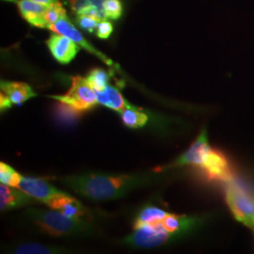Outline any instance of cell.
Wrapping results in <instances>:
<instances>
[{
  "instance_id": "484cf974",
  "label": "cell",
  "mask_w": 254,
  "mask_h": 254,
  "mask_svg": "<svg viewBox=\"0 0 254 254\" xmlns=\"http://www.w3.org/2000/svg\"><path fill=\"white\" fill-rule=\"evenodd\" d=\"M112 30H113L112 24L107 20H103L98 24V27L96 28V34L101 39H108L112 33Z\"/></svg>"
},
{
  "instance_id": "ffe728a7",
  "label": "cell",
  "mask_w": 254,
  "mask_h": 254,
  "mask_svg": "<svg viewBox=\"0 0 254 254\" xmlns=\"http://www.w3.org/2000/svg\"><path fill=\"white\" fill-rule=\"evenodd\" d=\"M21 174L15 172L10 166L1 162L0 163V183L3 185L17 188L21 179Z\"/></svg>"
},
{
  "instance_id": "6da1fadb",
  "label": "cell",
  "mask_w": 254,
  "mask_h": 254,
  "mask_svg": "<svg viewBox=\"0 0 254 254\" xmlns=\"http://www.w3.org/2000/svg\"><path fill=\"white\" fill-rule=\"evenodd\" d=\"M162 179V173H145L125 175L91 173L58 178L74 193L91 200L119 199L130 191L147 187Z\"/></svg>"
},
{
  "instance_id": "8992f818",
  "label": "cell",
  "mask_w": 254,
  "mask_h": 254,
  "mask_svg": "<svg viewBox=\"0 0 254 254\" xmlns=\"http://www.w3.org/2000/svg\"><path fill=\"white\" fill-rule=\"evenodd\" d=\"M199 168L204 172L210 180L222 182L224 184L235 180L234 173L227 157L223 153L211 147L204 154Z\"/></svg>"
},
{
  "instance_id": "e0dca14e",
  "label": "cell",
  "mask_w": 254,
  "mask_h": 254,
  "mask_svg": "<svg viewBox=\"0 0 254 254\" xmlns=\"http://www.w3.org/2000/svg\"><path fill=\"white\" fill-rule=\"evenodd\" d=\"M121 117L124 124L129 128H140L148 123V116L138 108L130 105L127 102L125 109L121 112Z\"/></svg>"
},
{
  "instance_id": "603a6c76",
  "label": "cell",
  "mask_w": 254,
  "mask_h": 254,
  "mask_svg": "<svg viewBox=\"0 0 254 254\" xmlns=\"http://www.w3.org/2000/svg\"><path fill=\"white\" fill-rule=\"evenodd\" d=\"M104 10L109 18L118 19L122 15L123 6L120 0H105Z\"/></svg>"
},
{
  "instance_id": "f546056e",
  "label": "cell",
  "mask_w": 254,
  "mask_h": 254,
  "mask_svg": "<svg viewBox=\"0 0 254 254\" xmlns=\"http://www.w3.org/2000/svg\"></svg>"
},
{
  "instance_id": "30bf717a",
  "label": "cell",
  "mask_w": 254,
  "mask_h": 254,
  "mask_svg": "<svg viewBox=\"0 0 254 254\" xmlns=\"http://www.w3.org/2000/svg\"><path fill=\"white\" fill-rule=\"evenodd\" d=\"M47 46L55 59L63 64L71 63L80 49L70 38L58 33L48 39Z\"/></svg>"
},
{
  "instance_id": "f1b7e54d",
  "label": "cell",
  "mask_w": 254,
  "mask_h": 254,
  "mask_svg": "<svg viewBox=\"0 0 254 254\" xmlns=\"http://www.w3.org/2000/svg\"><path fill=\"white\" fill-rule=\"evenodd\" d=\"M8 1H12V2H18V1H16V0H8Z\"/></svg>"
},
{
  "instance_id": "cb8c5ba5",
  "label": "cell",
  "mask_w": 254,
  "mask_h": 254,
  "mask_svg": "<svg viewBox=\"0 0 254 254\" xmlns=\"http://www.w3.org/2000/svg\"><path fill=\"white\" fill-rule=\"evenodd\" d=\"M99 23H100V21H98L97 19L92 18L91 16H88L86 14H78V17H77V24L83 29H86L90 32L95 30L98 27Z\"/></svg>"
},
{
  "instance_id": "7a4b0ae2",
  "label": "cell",
  "mask_w": 254,
  "mask_h": 254,
  "mask_svg": "<svg viewBox=\"0 0 254 254\" xmlns=\"http://www.w3.org/2000/svg\"><path fill=\"white\" fill-rule=\"evenodd\" d=\"M27 217L43 233L52 236H95L98 230L86 219L69 218L63 213L53 210L30 208L26 212Z\"/></svg>"
},
{
  "instance_id": "277c9868",
  "label": "cell",
  "mask_w": 254,
  "mask_h": 254,
  "mask_svg": "<svg viewBox=\"0 0 254 254\" xmlns=\"http://www.w3.org/2000/svg\"><path fill=\"white\" fill-rule=\"evenodd\" d=\"M49 97L79 112L92 109L98 104L95 91L87 78L82 76L72 78V86L64 95H50Z\"/></svg>"
},
{
  "instance_id": "44dd1931",
  "label": "cell",
  "mask_w": 254,
  "mask_h": 254,
  "mask_svg": "<svg viewBox=\"0 0 254 254\" xmlns=\"http://www.w3.org/2000/svg\"><path fill=\"white\" fill-rule=\"evenodd\" d=\"M86 78L94 91H101L109 85V74L102 69H93Z\"/></svg>"
},
{
  "instance_id": "4316f807",
  "label": "cell",
  "mask_w": 254,
  "mask_h": 254,
  "mask_svg": "<svg viewBox=\"0 0 254 254\" xmlns=\"http://www.w3.org/2000/svg\"><path fill=\"white\" fill-rule=\"evenodd\" d=\"M11 107H12V104L8 98V96L6 94H4L3 92H1V94H0V108H1V110H5V109L11 108Z\"/></svg>"
},
{
  "instance_id": "7402d4cb",
  "label": "cell",
  "mask_w": 254,
  "mask_h": 254,
  "mask_svg": "<svg viewBox=\"0 0 254 254\" xmlns=\"http://www.w3.org/2000/svg\"><path fill=\"white\" fill-rule=\"evenodd\" d=\"M64 16H66V11L63 7V5L57 0L51 5H49L46 9V13H45V20H46L47 28H49L50 26L54 25L58 20L63 18Z\"/></svg>"
},
{
  "instance_id": "9a60e30c",
  "label": "cell",
  "mask_w": 254,
  "mask_h": 254,
  "mask_svg": "<svg viewBox=\"0 0 254 254\" xmlns=\"http://www.w3.org/2000/svg\"><path fill=\"white\" fill-rule=\"evenodd\" d=\"M96 93L97 102L102 106L118 111L119 113L125 109L127 101L123 97L117 88L107 85L101 91H94Z\"/></svg>"
},
{
  "instance_id": "4fadbf2b",
  "label": "cell",
  "mask_w": 254,
  "mask_h": 254,
  "mask_svg": "<svg viewBox=\"0 0 254 254\" xmlns=\"http://www.w3.org/2000/svg\"><path fill=\"white\" fill-rule=\"evenodd\" d=\"M22 16L31 25L39 27H47L45 13L48 6L34 2L32 0H20L17 2Z\"/></svg>"
},
{
  "instance_id": "8fae6325",
  "label": "cell",
  "mask_w": 254,
  "mask_h": 254,
  "mask_svg": "<svg viewBox=\"0 0 254 254\" xmlns=\"http://www.w3.org/2000/svg\"><path fill=\"white\" fill-rule=\"evenodd\" d=\"M49 208L59 211L69 218L83 219L91 213L79 200L69 196L65 192L54 197L46 203Z\"/></svg>"
},
{
  "instance_id": "52a82bcc",
  "label": "cell",
  "mask_w": 254,
  "mask_h": 254,
  "mask_svg": "<svg viewBox=\"0 0 254 254\" xmlns=\"http://www.w3.org/2000/svg\"><path fill=\"white\" fill-rule=\"evenodd\" d=\"M208 136H207V130L203 128L200 133V135L196 138V140L191 144L190 147L180 155L177 159H175L173 163L166 166L163 169H160V172L173 169V168H178L182 166L187 165H194L197 167H200V163L203 159L204 154L208 151L209 148Z\"/></svg>"
},
{
  "instance_id": "ba28073f",
  "label": "cell",
  "mask_w": 254,
  "mask_h": 254,
  "mask_svg": "<svg viewBox=\"0 0 254 254\" xmlns=\"http://www.w3.org/2000/svg\"><path fill=\"white\" fill-rule=\"evenodd\" d=\"M16 189L26 192L30 197L44 202L45 204L56 196L64 193L44 179L25 176H21Z\"/></svg>"
},
{
  "instance_id": "5bb4252c",
  "label": "cell",
  "mask_w": 254,
  "mask_h": 254,
  "mask_svg": "<svg viewBox=\"0 0 254 254\" xmlns=\"http://www.w3.org/2000/svg\"><path fill=\"white\" fill-rule=\"evenodd\" d=\"M1 92L8 96L12 105L20 106L24 102L36 96L33 90L23 82H1Z\"/></svg>"
},
{
  "instance_id": "ac0fdd59",
  "label": "cell",
  "mask_w": 254,
  "mask_h": 254,
  "mask_svg": "<svg viewBox=\"0 0 254 254\" xmlns=\"http://www.w3.org/2000/svg\"><path fill=\"white\" fill-rule=\"evenodd\" d=\"M66 249L54 247V246L44 245L40 243H24L17 246L14 250V254H64Z\"/></svg>"
},
{
  "instance_id": "3957f363",
  "label": "cell",
  "mask_w": 254,
  "mask_h": 254,
  "mask_svg": "<svg viewBox=\"0 0 254 254\" xmlns=\"http://www.w3.org/2000/svg\"><path fill=\"white\" fill-rule=\"evenodd\" d=\"M225 185V200L233 216L238 222L254 229V194L235 180Z\"/></svg>"
},
{
  "instance_id": "d4e9b609",
  "label": "cell",
  "mask_w": 254,
  "mask_h": 254,
  "mask_svg": "<svg viewBox=\"0 0 254 254\" xmlns=\"http://www.w3.org/2000/svg\"><path fill=\"white\" fill-rule=\"evenodd\" d=\"M69 3L72 10L77 15L84 13V11L92 5L91 0H69Z\"/></svg>"
},
{
  "instance_id": "9c48e42d",
  "label": "cell",
  "mask_w": 254,
  "mask_h": 254,
  "mask_svg": "<svg viewBox=\"0 0 254 254\" xmlns=\"http://www.w3.org/2000/svg\"><path fill=\"white\" fill-rule=\"evenodd\" d=\"M50 30L54 31L58 34H62L64 36L70 38L75 44L82 46L83 48L87 49L91 54L97 56L104 63L108 65H112V62L109 60L105 55L102 54L98 50H96L91 44H89L81 35V33L74 27L73 24L70 22V20L67 18V16H64L63 18L58 20L54 25L50 26Z\"/></svg>"
},
{
  "instance_id": "5b68a950",
  "label": "cell",
  "mask_w": 254,
  "mask_h": 254,
  "mask_svg": "<svg viewBox=\"0 0 254 254\" xmlns=\"http://www.w3.org/2000/svg\"><path fill=\"white\" fill-rule=\"evenodd\" d=\"M172 234L169 233L161 222L154 224H145L134 229L133 235L127 237L124 242L127 245L136 248H155L166 243L171 239Z\"/></svg>"
},
{
  "instance_id": "2e32d148",
  "label": "cell",
  "mask_w": 254,
  "mask_h": 254,
  "mask_svg": "<svg viewBox=\"0 0 254 254\" xmlns=\"http://www.w3.org/2000/svg\"><path fill=\"white\" fill-rule=\"evenodd\" d=\"M194 222V218H189L184 215L178 216L169 213L167 217L161 221V224L173 236H177L178 233L185 232L192 227Z\"/></svg>"
},
{
  "instance_id": "d6986e66",
  "label": "cell",
  "mask_w": 254,
  "mask_h": 254,
  "mask_svg": "<svg viewBox=\"0 0 254 254\" xmlns=\"http://www.w3.org/2000/svg\"><path fill=\"white\" fill-rule=\"evenodd\" d=\"M169 213L162 209L157 208L154 206H147L142 209L135 221L134 229L145 225V224H154L161 222L167 217Z\"/></svg>"
},
{
  "instance_id": "7c38bea8",
  "label": "cell",
  "mask_w": 254,
  "mask_h": 254,
  "mask_svg": "<svg viewBox=\"0 0 254 254\" xmlns=\"http://www.w3.org/2000/svg\"><path fill=\"white\" fill-rule=\"evenodd\" d=\"M19 190V189H18ZM16 188L3 185L0 186V208L1 211L18 208L21 206L36 203L38 200Z\"/></svg>"
},
{
  "instance_id": "83f0119b",
  "label": "cell",
  "mask_w": 254,
  "mask_h": 254,
  "mask_svg": "<svg viewBox=\"0 0 254 254\" xmlns=\"http://www.w3.org/2000/svg\"><path fill=\"white\" fill-rule=\"evenodd\" d=\"M32 1L37 2V3H40V4H43V5H46V6H49L52 3L56 2L57 0H32Z\"/></svg>"
}]
</instances>
